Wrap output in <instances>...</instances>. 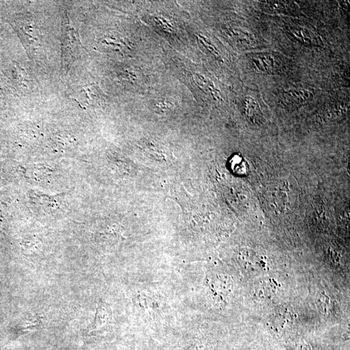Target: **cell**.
<instances>
[{
	"label": "cell",
	"instance_id": "cell-1",
	"mask_svg": "<svg viewBox=\"0 0 350 350\" xmlns=\"http://www.w3.org/2000/svg\"><path fill=\"white\" fill-rule=\"evenodd\" d=\"M81 42L76 31L70 25H65L62 36V61L65 67L81 53Z\"/></svg>",
	"mask_w": 350,
	"mask_h": 350
},
{
	"label": "cell",
	"instance_id": "cell-2",
	"mask_svg": "<svg viewBox=\"0 0 350 350\" xmlns=\"http://www.w3.org/2000/svg\"><path fill=\"white\" fill-rule=\"evenodd\" d=\"M20 34L22 35L24 44L28 46V49L34 48L40 41V31L30 20L24 22V24L20 26Z\"/></svg>",
	"mask_w": 350,
	"mask_h": 350
},
{
	"label": "cell",
	"instance_id": "cell-3",
	"mask_svg": "<svg viewBox=\"0 0 350 350\" xmlns=\"http://www.w3.org/2000/svg\"><path fill=\"white\" fill-rule=\"evenodd\" d=\"M312 98V94L306 90H290L284 95V102L289 105H300L306 104Z\"/></svg>",
	"mask_w": 350,
	"mask_h": 350
},
{
	"label": "cell",
	"instance_id": "cell-4",
	"mask_svg": "<svg viewBox=\"0 0 350 350\" xmlns=\"http://www.w3.org/2000/svg\"><path fill=\"white\" fill-rule=\"evenodd\" d=\"M112 310L108 304L104 301L99 303L96 317L94 320V326L102 327L112 320Z\"/></svg>",
	"mask_w": 350,
	"mask_h": 350
},
{
	"label": "cell",
	"instance_id": "cell-5",
	"mask_svg": "<svg viewBox=\"0 0 350 350\" xmlns=\"http://www.w3.org/2000/svg\"><path fill=\"white\" fill-rule=\"evenodd\" d=\"M245 106H245L246 114L247 117L250 119V121L255 123H259L261 120V113L256 101L249 98L248 100L246 101V105Z\"/></svg>",
	"mask_w": 350,
	"mask_h": 350
},
{
	"label": "cell",
	"instance_id": "cell-6",
	"mask_svg": "<svg viewBox=\"0 0 350 350\" xmlns=\"http://www.w3.org/2000/svg\"><path fill=\"white\" fill-rule=\"evenodd\" d=\"M98 90L97 87L93 85H86L85 88H82L81 91V96L87 104L90 103L98 102Z\"/></svg>",
	"mask_w": 350,
	"mask_h": 350
},
{
	"label": "cell",
	"instance_id": "cell-7",
	"mask_svg": "<svg viewBox=\"0 0 350 350\" xmlns=\"http://www.w3.org/2000/svg\"><path fill=\"white\" fill-rule=\"evenodd\" d=\"M231 168L232 170H234V173L241 174V173L244 172L245 170V162L240 156H235L231 161Z\"/></svg>",
	"mask_w": 350,
	"mask_h": 350
}]
</instances>
